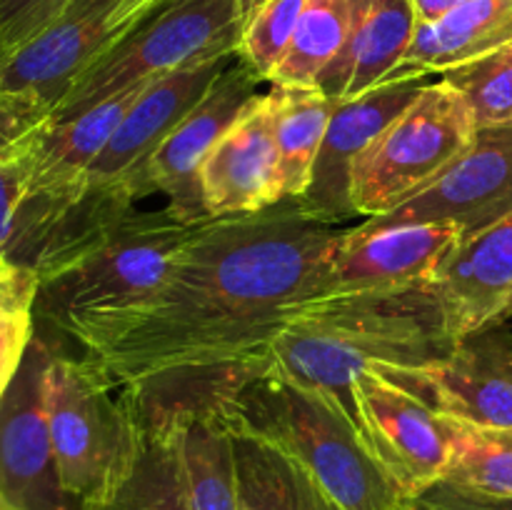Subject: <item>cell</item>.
I'll return each instance as SVG.
<instances>
[{"instance_id":"cell-19","label":"cell","mask_w":512,"mask_h":510,"mask_svg":"<svg viewBox=\"0 0 512 510\" xmlns=\"http://www.w3.org/2000/svg\"><path fill=\"white\" fill-rule=\"evenodd\" d=\"M413 33L410 0H350L348 40L318 88L333 100H348L383 83L403 63Z\"/></svg>"},{"instance_id":"cell-11","label":"cell","mask_w":512,"mask_h":510,"mask_svg":"<svg viewBox=\"0 0 512 510\" xmlns=\"http://www.w3.org/2000/svg\"><path fill=\"white\" fill-rule=\"evenodd\" d=\"M438 413L488 428H512V325L495 320L463 335L448 358L423 368L375 365Z\"/></svg>"},{"instance_id":"cell-25","label":"cell","mask_w":512,"mask_h":510,"mask_svg":"<svg viewBox=\"0 0 512 510\" xmlns=\"http://www.w3.org/2000/svg\"><path fill=\"white\" fill-rule=\"evenodd\" d=\"M450 460L440 485L488 500H512V428L450 418Z\"/></svg>"},{"instance_id":"cell-8","label":"cell","mask_w":512,"mask_h":510,"mask_svg":"<svg viewBox=\"0 0 512 510\" xmlns=\"http://www.w3.org/2000/svg\"><path fill=\"white\" fill-rule=\"evenodd\" d=\"M53 350L35 333L0 398V503L8 510H85L60 480L50 438L45 368Z\"/></svg>"},{"instance_id":"cell-4","label":"cell","mask_w":512,"mask_h":510,"mask_svg":"<svg viewBox=\"0 0 512 510\" xmlns=\"http://www.w3.org/2000/svg\"><path fill=\"white\" fill-rule=\"evenodd\" d=\"M200 223H185L170 208L115 215L35 273V315L63 330L83 315L143 298L163 283Z\"/></svg>"},{"instance_id":"cell-23","label":"cell","mask_w":512,"mask_h":510,"mask_svg":"<svg viewBox=\"0 0 512 510\" xmlns=\"http://www.w3.org/2000/svg\"><path fill=\"white\" fill-rule=\"evenodd\" d=\"M135 410L145 425L143 453L118 495L95 510H193L180 455V415L173 410Z\"/></svg>"},{"instance_id":"cell-16","label":"cell","mask_w":512,"mask_h":510,"mask_svg":"<svg viewBox=\"0 0 512 510\" xmlns=\"http://www.w3.org/2000/svg\"><path fill=\"white\" fill-rule=\"evenodd\" d=\"M235 55L173 70L145 83L120 120L108 148L90 168L88 185H123L138 200L148 198L145 168L150 158L178 128L180 120L205 98Z\"/></svg>"},{"instance_id":"cell-33","label":"cell","mask_w":512,"mask_h":510,"mask_svg":"<svg viewBox=\"0 0 512 510\" xmlns=\"http://www.w3.org/2000/svg\"><path fill=\"white\" fill-rule=\"evenodd\" d=\"M418 500L435 505L443 510H512V500H488L475 498V495L458 493V490L448 488V485H433L428 493L420 495Z\"/></svg>"},{"instance_id":"cell-20","label":"cell","mask_w":512,"mask_h":510,"mask_svg":"<svg viewBox=\"0 0 512 510\" xmlns=\"http://www.w3.org/2000/svg\"><path fill=\"white\" fill-rule=\"evenodd\" d=\"M512 43V0H470L435 23H415L393 75H433Z\"/></svg>"},{"instance_id":"cell-32","label":"cell","mask_w":512,"mask_h":510,"mask_svg":"<svg viewBox=\"0 0 512 510\" xmlns=\"http://www.w3.org/2000/svg\"><path fill=\"white\" fill-rule=\"evenodd\" d=\"M28 153L13 160H0V253L3 255H8L10 243H13L20 205L28 190Z\"/></svg>"},{"instance_id":"cell-34","label":"cell","mask_w":512,"mask_h":510,"mask_svg":"<svg viewBox=\"0 0 512 510\" xmlns=\"http://www.w3.org/2000/svg\"><path fill=\"white\" fill-rule=\"evenodd\" d=\"M470 3V0H410L415 13V23H435V20L445 18L453 13L460 5Z\"/></svg>"},{"instance_id":"cell-31","label":"cell","mask_w":512,"mask_h":510,"mask_svg":"<svg viewBox=\"0 0 512 510\" xmlns=\"http://www.w3.org/2000/svg\"><path fill=\"white\" fill-rule=\"evenodd\" d=\"M70 0H0V48L3 55L20 48L48 28Z\"/></svg>"},{"instance_id":"cell-14","label":"cell","mask_w":512,"mask_h":510,"mask_svg":"<svg viewBox=\"0 0 512 510\" xmlns=\"http://www.w3.org/2000/svg\"><path fill=\"white\" fill-rule=\"evenodd\" d=\"M428 75H390L355 98L338 100L300 203L325 223L345 225L358 218L353 208V168L385 128L428 85Z\"/></svg>"},{"instance_id":"cell-27","label":"cell","mask_w":512,"mask_h":510,"mask_svg":"<svg viewBox=\"0 0 512 510\" xmlns=\"http://www.w3.org/2000/svg\"><path fill=\"white\" fill-rule=\"evenodd\" d=\"M463 95L475 130L512 125V43L440 73Z\"/></svg>"},{"instance_id":"cell-40","label":"cell","mask_w":512,"mask_h":510,"mask_svg":"<svg viewBox=\"0 0 512 510\" xmlns=\"http://www.w3.org/2000/svg\"><path fill=\"white\" fill-rule=\"evenodd\" d=\"M0 510H3V503H0Z\"/></svg>"},{"instance_id":"cell-2","label":"cell","mask_w":512,"mask_h":510,"mask_svg":"<svg viewBox=\"0 0 512 510\" xmlns=\"http://www.w3.org/2000/svg\"><path fill=\"white\" fill-rule=\"evenodd\" d=\"M430 283L323 295L290 310L268 348V368L350 405V385L375 365L423 368L455 348Z\"/></svg>"},{"instance_id":"cell-1","label":"cell","mask_w":512,"mask_h":510,"mask_svg":"<svg viewBox=\"0 0 512 510\" xmlns=\"http://www.w3.org/2000/svg\"><path fill=\"white\" fill-rule=\"evenodd\" d=\"M345 230L315 218L300 198L208 218L158 288L83 315L63 333L125 388L180 370L268 363L290 310L318 298Z\"/></svg>"},{"instance_id":"cell-15","label":"cell","mask_w":512,"mask_h":510,"mask_svg":"<svg viewBox=\"0 0 512 510\" xmlns=\"http://www.w3.org/2000/svg\"><path fill=\"white\" fill-rule=\"evenodd\" d=\"M258 85L260 80L235 55L205 98L180 120L178 128L150 158L145 168V190L148 195H163L165 208L185 223L208 220L200 195V168L230 125L258 98Z\"/></svg>"},{"instance_id":"cell-5","label":"cell","mask_w":512,"mask_h":510,"mask_svg":"<svg viewBox=\"0 0 512 510\" xmlns=\"http://www.w3.org/2000/svg\"><path fill=\"white\" fill-rule=\"evenodd\" d=\"M45 413L65 490L85 510L103 508L143 453L145 425L133 400L93 358L53 350L45 368Z\"/></svg>"},{"instance_id":"cell-26","label":"cell","mask_w":512,"mask_h":510,"mask_svg":"<svg viewBox=\"0 0 512 510\" xmlns=\"http://www.w3.org/2000/svg\"><path fill=\"white\" fill-rule=\"evenodd\" d=\"M350 30V0H308L293 43L270 85H318L343 50Z\"/></svg>"},{"instance_id":"cell-37","label":"cell","mask_w":512,"mask_h":510,"mask_svg":"<svg viewBox=\"0 0 512 510\" xmlns=\"http://www.w3.org/2000/svg\"><path fill=\"white\" fill-rule=\"evenodd\" d=\"M500 320H508V323L512 325V305H510L508 310H505V315H503V318H500Z\"/></svg>"},{"instance_id":"cell-6","label":"cell","mask_w":512,"mask_h":510,"mask_svg":"<svg viewBox=\"0 0 512 510\" xmlns=\"http://www.w3.org/2000/svg\"><path fill=\"white\" fill-rule=\"evenodd\" d=\"M253 10L255 0H155L80 75L48 120L73 118L173 70L235 55Z\"/></svg>"},{"instance_id":"cell-24","label":"cell","mask_w":512,"mask_h":510,"mask_svg":"<svg viewBox=\"0 0 512 510\" xmlns=\"http://www.w3.org/2000/svg\"><path fill=\"white\" fill-rule=\"evenodd\" d=\"M245 510H343L268 440L230 425Z\"/></svg>"},{"instance_id":"cell-41","label":"cell","mask_w":512,"mask_h":510,"mask_svg":"<svg viewBox=\"0 0 512 510\" xmlns=\"http://www.w3.org/2000/svg\"><path fill=\"white\" fill-rule=\"evenodd\" d=\"M3 510H8V508H3Z\"/></svg>"},{"instance_id":"cell-18","label":"cell","mask_w":512,"mask_h":510,"mask_svg":"<svg viewBox=\"0 0 512 510\" xmlns=\"http://www.w3.org/2000/svg\"><path fill=\"white\" fill-rule=\"evenodd\" d=\"M430 285L443 303L455 340L503 318L512 305V215L463 235Z\"/></svg>"},{"instance_id":"cell-35","label":"cell","mask_w":512,"mask_h":510,"mask_svg":"<svg viewBox=\"0 0 512 510\" xmlns=\"http://www.w3.org/2000/svg\"><path fill=\"white\" fill-rule=\"evenodd\" d=\"M13 270H15V265L10 263V260L5 258L3 253H0V280H3V278H8V275L13 273Z\"/></svg>"},{"instance_id":"cell-17","label":"cell","mask_w":512,"mask_h":510,"mask_svg":"<svg viewBox=\"0 0 512 510\" xmlns=\"http://www.w3.org/2000/svg\"><path fill=\"white\" fill-rule=\"evenodd\" d=\"M208 218L258 213L280 203L278 143L270 95H258L230 125L200 168Z\"/></svg>"},{"instance_id":"cell-36","label":"cell","mask_w":512,"mask_h":510,"mask_svg":"<svg viewBox=\"0 0 512 510\" xmlns=\"http://www.w3.org/2000/svg\"><path fill=\"white\" fill-rule=\"evenodd\" d=\"M410 510H443V508H435V505H428V503H423V500H415L413 503V508Z\"/></svg>"},{"instance_id":"cell-12","label":"cell","mask_w":512,"mask_h":510,"mask_svg":"<svg viewBox=\"0 0 512 510\" xmlns=\"http://www.w3.org/2000/svg\"><path fill=\"white\" fill-rule=\"evenodd\" d=\"M512 215V125L475 133L468 148L413 200L368 218L373 225L450 223L463 235Z\"/></svg>"},{"instance_id":"cell-21","label":"cell","mask_w":512,"mask_h":510,"mask_svg":"<svg viewBox=\"0 0 512 510\" xmlns=\"http://www.w3.org/2000/svg\"><path fill=\"white\" fill-rule=\"evenodd\" d=\"M155 410H173L180 415V455L190 508L245 510L235 463V435L218 405Z\"/></svg>"},{"instance_id":"cell-28","label":"cell","mask_w":512,"mask_h":510,"mask_svg":"<svg viewBox=\"0 0 512 510\" xmlns=\"http://www.w3.org/2000/svg\"><path fill=\"white\" fill-rule=\"evenodd\" d=\"M308 0H263L250 15L238 58L263 83L283 63Z\"/></svg>"},{"instance_id":"cell-3","label":"cell","mask_w":512,"mask_h":510,"mask_svg":"<svg viewBox=\"0 0 512 510\" xmlns=\"http://www.w3.org/2000/svg\"><path fill=\"white\" fill-rule=\"evenodd\" d=\"M215 405L228 425L288 455L343 510L413 508L415 500L380 465L338 395L258 365L228 385Z\"/></svg>"},{"instance_id":"cell-10","label":"cell","mask_w":512,"mask_h":510,"mask_svg":"<svg viewBox=\"0 0 512 510\" xmlns=\"http://www.w3.org/2000/svg\"><path fill=\"white\" fill-rule=\"evenodd\" d=\"M365 443L413 500L443 480L450 460L448 415L385 375L365 370L350 385Z\"/></svg>"},{"instance_id":"cell-9","label":"cell","mask_w":512,"mask_h":510,"mask_svg":"<svg viewBox=\"0 0 512 510\" xmlns=\"http://www.w3.org/2000/svg\"><path fill=\"white\" fill-rule=\"evenodd\" d=\"M155 0H70L35 38L0 58V90L28 93L50 110L118 43Z\"/></svg>"},{"instance_id":"cell-13","label":"cell","mask_w":512,"mask_h":510,"mask_svg":"<svg viewBox=\"0 0 512 510\" xmlns=\"http://www.w3.org/2000/svg\"><path fill=\"white\" fill-rule=\"evenodd\" d=\"M460 238L463 230L450 223L373 225L363 220L335 243L318 298L430 283Z\"/></svg>"},{"instance_id":"cell-39","label":"cell","mask_w":512,"mask_h":510,"mask_svg":"<svg viewBox=\"0 0 512 510\" xmlns=\"http://www.w3.org/2000/svg\"><path fill=\"white\" fill-rule=\"evenodd\" d=\"M0 58H3V48H0Z\"/></svg>"},{"instance_id":"cell-30","label":"cell","mask_w":512,"mask_h":510,"mask_svg":"<svg viewBox=\"0 0 512 510\" xmlns=\"http://www.w3.org/2000/svg\"><path fill=\"white\" fill-rule=\"evenodd\" d=\"M50 108L28 93L0 90V160H13L33 148Z\"/></svg>"},{"instance_id":"cell-7","label":"cell","mask_w":512,"mask_h":510,"mask_svg":"<svg viewBox=\"0 0 512 510\" xmlns=\"http://www.w3.org/2000/svg\"><path fill=\"white\" fill-rule=\"evenodd\" d=\"M463 95L445 80L418 98L380 133L353 168V208L358 218H378L428 188L475 138Z\"/></svg>"},{"instance_id":"cell-22","label":"cell","mask_w":512,"mask_h":510,"mask_svg":"<svg viewBox=\"0 0 512 510\" xmlns=\"http://www.w3.org/2000/svg\"><path fill=\"white\" fill-rule=\"evenodd\" d=\"M268 95L278 143L280 198H300L310 185L338 100L318 85H273Z\"/></svg>"},{"instance_id":"cell-38","label":"cell","mask_w":512,"mask_h":510,"mask_svg":"<svg viewBox=\"0 0 512 510\" xmlns=\"http://www.w3.org/2000/svg\"><path fill=\"white\" fill-rule=\"evenodd\" d=\"M258 3H263V0H255V8H258Z\"/></svg>"},{"instance_id":"cell-29","label":"cell","mask_w":512,"mask_h":510,"mask_svg":"<svg viewBox=\"0 0 512 510\" xmlns=\"http://www.w3.org/2000/svg\"><path fill=\"white\" fill-rule=\"evenodd\" d=\"M35 295L38 278L25 268H15L0 280V398L13 383L33 340Z\"/></svg>"}]
</instances>
